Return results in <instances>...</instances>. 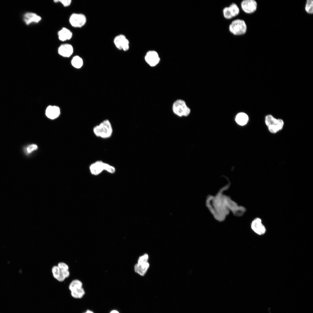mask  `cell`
Returning <instances> with one entry per match:
<instances>
[{
    "label": "cell",
    "instance_id": "obj_20",
    "mask_svg": "<svg viewBox=\"0 0 313 313\" xmlns=\"http://www.w3.org/2000/svg\"><path fill=\"white\" fill-rule=\"evenodd\" d=\"M306 12L309 14L313 13V1L312 0H307L305 6Z\"/></svg>",
    "mask_w": 313,
    "mask_h": 313
},
{
    "label": "cell",
    "instance_id": "obj_11",
    "mask_svg": "<svg viewBox=\"0 0 313 313\" xmlns=\"http://www.w3.org/2000/svg\"><path fill=\"white\" fill-rule=\"evenodd\" d=\"M145 59L147 63L151 66H154L158 64L160 58L158 53L154 51H150L146 54Z\"/></svg>",
    "mask_w": 313,
    "mask_h": 313
},
{
    "label": "cell",
    "instance_id": "obj_14",
    "mask_svg": "<svg viewBox=\"0 0 313 313\" xmlns=\"http://www.w3.org/2000/svg\"><path fill=\"white\" fill-rule=\"evenodd\" d=\"M59 39L62 41L69 40L72 36V32L68 29L63 27L57 33Z\"/></svg>",
    "mask_w": 313,
    "mask_h": 313
},
{
    "label": "cell",
    "instance_id": "obj_16",
    "mask_svg": "<svg viewBox=\"0 0 313 313\" xmlns=\"http://www.w3.org/2000/svg\"><path fill=\"white\" fill-rule=\"evenodd\" d=\"M249 119L248 115L243 112L238 113L236 116L235 120L236 123L241 125H244L248 123Z\"/></svg>",
    "mask_w": 313,
    "mask_h": 313
},
{
    "label": "cell",
    "instance_id": "obj_23",
    "mask_svg": "<svg viewBox=\"0 0 313 313\" xmlns=\"http://www.w3.org/2000/svg\"><path fill=\"white\" fill-rule=\"evenodd\" d=\"M37 145L33 144L28 146L25 148V151L26 153L28 154L32 153L34 151L37 150Z\"/></svg>",
    "mask_w": 313,
    "mask_h": 313
},
{
    "label": "cell",
    "instance_id": "obj_18",
    "mask_svg": "<svg viewBox=\"0 0 313 313\" xmlns=\"http://www.w3.org/2000/svg\"><path fill=\"white\" fill-rule=\"evenodd\" d=\"M71 63L74 67L79 69L81 68L83 66V61L80 57L76 55L73 57L71 61Z\"/></svg>",
    "mask_w": 313,
    "mask_h": 313
},
{
    "label": "cell",
    "instance_id": "obj_1",
    "mask_svg": "<svg viewBox=\"0 0 313 313\" xmlns=\"http://www.w3.org/2000/svg\"><path fill=\"white\" fill-rule=\"evenodd\" d=\"M93 131L97 137L107 139L111 137L113 130L111 122L108 120L106 119L94 127Z\"/></svg>",
    "mask_w": 313,
    "mask_h": 313
},
{
    "label": "cell",
    "instance_id": "obj_6",
    "mask_svg": "<svg viewBox=\"0 0 313 313\" xmlns=\"http://www.w3.org/2000/svg\"><path fill=\"white\" fill-rule=\"evenodd\" d=\"M114 43L117 48L120 50L126 51L129 49V41L123 34L117 36L114 39Z\"/></svg>",
    "mask_w": 313,
    "mask_h": 313
},
{
    "label": "cell",
    "instance_id": "obj_17",
    "mask_svg": "<svg viewBox=\"0 0 313 313\" xmlns=\"http://www.w3.org/2000/svg\"><path fill=\"white\" fill-rule=\"evenodd\" d=\"M71 296L76 299L82 298L85 294V291L83 287L76 289L70 291Z\"/></svg>",
    "mask_w": 313,
    "mask_h": 313
},
{
    "label": "cell",
    "instance_id": "obj_4",
    "mask_svg": "<svg viewBox=\"0 0 313 313\" xmlns=\"http://www.w3.org/2000/svg\"><path fill=\"white\" fill-rule=\"evenodd\" d=\"M69 21L72 26L74 28H81L84 26L86 21L85 15L81 13H73L70 16Z\"/></svg>",
    "mask_w": 313,
    "mask_h": 313
},
{
    "label": "cell",
    "instance_id": "obj_27",
    "mask_svg": "<svg viewBox=\"0 0 313 313\" xmlns=\"http://www.w3.org/2000/svg\"><path fill=\"white\" fill-rule=\"evenodd\" d=\"M83 313H94L93 311L90 310L88 309L86 310L85 312Z\"/></svg>",
    "mask_w": 313,
    "mask_h": 313
},
{
    "label": "cell",
    "instance_id": "obj_2",
    "mask_svg": "<svg viewBox=\"0 0 313 313\" xmlns=\"http://www.w3.org/2000/svg\"><path fill=\"white\" fill-rule=\"evenodd\" d=\"M229 29L232 34L236 36L244 34L247 30V26L245 21L237 19L233 21L230 24Z\"/></svg>",
    "mask_w": 313,
    "mask_h": 313
},
{
    "label": "cell",
    "instance_id": "obj_15",
    "mask_svg": "<svg viewBox=\"0 0 313 313\" xmlns=\"http://www.w3.org/2000/svg\"><path fill=\"white\" fill-rule=\"evenodd\" d=\"M149 267L148 262L141 263L136 264L134 266V271L141 276H143L146 274Z\"/></svg>",
    "mask_w": 313,
    "mask_h": 313
},
{
    "label": "cell",
    "instance_id": "obj_12",
    "mask_svg": "<svg viewBox=\"0 0 313 313\" xmlns=\"http://www.w3.org/2000/svg\"><path fill=\"white\" fill-rule=\"evenodd\" d=\"M23 19L27 25L32 23H37L41 20L42 18L37 14L32 12H27L23 15Z\"/></svg>",
    "mask_w": 313,
    "mask_h": 313
},
{
    "label": "cell",
    "instance_id": "obj_8",
    "mask_svg": "<svg viewBox=\"0 0 313 313\" xmlns=\"http://www.w3.org/2000/svg\"><path fill=\"white\" fill-rule=\"evenodd\" d=\"M105 162L101 160L97 161L92 163L89 166L91 173L94 176H97L104 171Z\"/></svg>",
    "mask_w": 313,
    "mask_h": 313
},
{
    "label": "cell",
    "instance_id": "obj_5",
    "mask_svg": "<svg viewBox=\"0 0 313 313\" xmlns=\"http://www.w3.org/2000/svg\"><path fill=\"white\" fill-rule=\"evenodd\" d=\"M223 12L225 19H230L239 14L240 10L236 4L232 3L229 6L225 7L223 9Z\"/></svg>",
    "mask_w": 313,
    "mask_h": 313
},
{
    "label": "cell",
    "instance_id": "obj_28",
    "mask_svg": "<svg viewBox=\"0 0 313 313\" xmlns=\"http://www.w3.org/2000/svg\"><path fill=\"white\" fill-rule=\"evenodd\" d=\"M110 313H119V312L117 310H112Z\"/></svg>",
    "mask_w": 313,
    "mask_h": 313
},
{
    "label": "cell",
    "instance_id": "obj_22",
    "mask_svg": "<svg viewBox=\"0 0 313 313\" xmlns=\"http://www.w3.org/2000/svg\"><path fill=\"white\" fill-rule=\"evenodd\" d=\"M104 170L111 174H114L116 172V169L113 166L105 162Z\"/></svg>",
    "mask_w": 313,
    "mask_h": 313
},
{
    "label": "cell",
    "instance_id": "obj_13",
    "mask_svg": "<svg viewBox=\"0 0 313 313\" xmlns=\"http://www.w3.org/2000/svg\"><path fill=\"white\" fill-rule=\"evenodd\" d=\"M60 113V109L58 106L49 105L46 110L45 114L49 119H54L58 117Z\"/></svg>",
    "mask_w": 313,
    "mask_h": 313
},
{
    "label": "cell",
    "instance_id": "obj_24",
    "mask_svg": "<svg viewBox=\"0 0 313 313\" xmlns=\"http://www.w3.org/2000/svg\"><path fill=\"white\" fill-rule=\"evenodd\" d=\"M148 255L147 254H145L139 257L137 261V263L138 264H141L145 263L148 262Z\"/></svg>",
    "mask_w": 313,
    "mask_h": 313
},
{
    "label": "cell",
    "instance_id": "obj_7",
    "mask_svg": "<svg viewBox=\"0 0 313 313\" xmlns=\"http://www.w3.org/2000/svg\"><path fill=\"white\" fill-rule=\"evenodd\" d=\"M242 10L245 13L251 14L254 12L257 9L256 2L254 0H244L241 3Z\"/></svg>",
    "mask_w": 313,
    "mask_h": 313
},
{
    "label": "cell",
    "instance_id": "obj_26",
    "mask_svg": "<svg viewBox=\"0 0 313 313\" xmlns=\"http://www.w3.org/2000/svg\"><path fill=\"white\" fill-rule=\"evenodd\" d=\"M71 0H55L54 1L55 3L60 2L65 7L69 6L71 4Z\"/></svg>",
    "mask_w": 313,
    "mask_h": 313
},
{
    "label": "cell",
    "instance_id": "obj_9",
    "mask_svg": "<svg viewBox=\"0 0 313 313\" xmlns=\"http://www.w3.org/2000/svg\"><path fill=\"white\" fill-rule=\"evenodd\" d=\"M251 228L255 233L259 235H263L266 232V228L259 218H256L253 220L251 223Z\"/></svg>",
    "mask_w": 313,
    "mask_h": 313
},
{
    "label": "cell",
    "instance_id": "obj_3",
    "mask_svg": "<svg viewBox=\"0 0 313 313\" xmlns=\"http://www.w3.org/2000/svg\"><path fill=\"white\" fill-rule=\"evenodd\" d=\"M172 109L174 113L180 117H187L190 112V109L187 106L185 101L181 99H178L174 101Z\"/></svg>",
    "mask_w": 313,
    "mask_h": 313
},
{
    "label": "cell",
    "instance_id": "obj_25",
    "mask_svg": "<svg viewBox=\"0 0 313 313\" xmlns=\"http://www.w3.org/2000/svg\"><path fill=\"white\" fill-rule=\"evenodd\" d=\"M57 265L59 269L62 271L69 270V266L64 262H60L58 263Z\"/></svg>",
    "mask_w": 313,
    "mask_h": 313
},
{
    "label": "cell",
    "instance_id": "obj_21",
    "mask_svg": "<svg viewBox=\"0 0 313 313\" xmlns=\"http://www.w3.org/2000/svg\"><path fill=\"white\" fill-rule=\"evenodd\" d=\"M52 272L54 278L57 280L60 274L61 271L57 265H54L52 268Z\"/></svg>",
    "mask_w": 313,
    "mask_h": 313
},
{
    "label": "cell",
    "instance_id": "obj_19",
    "mask_svg": "<svg viewBox=\"0 0 313 313\" xmlns=\"http://www.w3.org/2000/svg\"><path fill=\"white\" fill-rule=\"evenodd\" d=\"M83 283L80 280L75 279L71 281L70 283L68 288L70 291L77 288L83 287Z\"/></svg>",
    "mask_w": 313,
    "mask_h": 313
},
{
    "label": "cell",
    "instance_id": "obj_10",
    "mask_svg": "<svg viewBox=\"0 0 313 313\" xmlns=\"http://www.w3.org/2000/svg\"><path fill=\"white\" fill-rule=\"evenodd\" d=\"M73 48L70 44L68 43L62 44L58 48V52L61 56L65 57H69L73 54Z\"/></svg>",
    "mask_w": 313,
    "mask_h": 313
}]
</instances>
